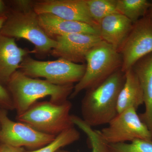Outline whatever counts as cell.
Wrapping results in <instances>:
<instances>
[{
  "label": "cell",
  "instance_id": "obj_1",
  "mask_svg": "<svg viewBox=\"0 0 152 152\" xmlns=\"http://www.w3.org/2000/svg\"><path fill=\"white\" fill-rule=\"evenodd\" d=\"M119 70L101 84L86 90L81 105L83 120L90 126L108 124L118 113L117 102L125 82Z\"/></svg>",
  "mask_w": 152,
  "mask_h": 152
},
{
  "label": "cell",
  "instance_id": "obj_2",
  "mask_svg": "<svg viewBox=\"0 0 152 152\" xmlns=\"http://www.w3.org/2000/svg\"><path fill=\"white\" fill-rule=\"evenodd\" d=\"M6 88L18 116L26 111L39 99L45 97H50V101L53 103H64L72 93L74 85L53 84L45 80L30 77L18 70L11 77Z\"/></svg>",
  "mask_w": 152,
  "mask_h": 152
},
{
  "label": "cell",
  "instance_id": "obj_3",
  "mask_svg": "<svg viewBox=\"0 0 152 152\" xmlns=\"http://www.w3.org/2000/svg\"><path fill=\"white\" fill-rule=\"evenodd\" d=\"M86 70L81 80L75 86L70 99L75 97L83 90L94 88L121 70L122 58L119 52L102 40L87 53Z\"/></svg>",
  "mask_w": 152,
  "mask_h": 152
},
{
  "label": "cell",
  "instance_id": "obj_4",
  "mask_svg": "<svg viewBox=\"0 0 152 152\" xmlns=\"http://www.w3.org/2000/svg\"><path fill=\"white\" fill-rule=\"evenodd\" d=\"M72 108V104L68 100L59 104L50 101L37 102L17 116L16 120L41 132L56 137L75 127L70 114Z\"/></svg>",
  "mask_w": 152,
  "mask_h": 152
},
{
  "label": "cell",
  "instance_id": "obj_5",
  "mask_svg": "<svg viewBox=\"0 0 152 152\" xmlns=\"http://www.w3.org/2000/svg\"><path fill=\"white\" fill-rule=\"evenodd\" d=\"M0 33L14 38L28 41L34 46L33 53L45 56L57 45V42L49 37L41 26L38 15L34 10L20 12L10 10Z\"/></svg>",
  "mask_w": 152,
  "mask_h": 152
},
{
  "label": "cell",
  "instance_id": "obj_6",
  "mask_svg": "<svg viewBox=\"0 0 152 152\" xmlns=\"http://www.w3.org/2000/svg\"><path fill=\"white\" fill-rule=\"evenodd\" d=\"M86 64H76L58 58L53 61H39L28 56L20 65L19 70L30 77H42L53 84L74 85L84 75Z\"/></svg>",
  "mask_w": 152,
  "mask_h": 152
},
{
  "label": "cell",
  "instance_id": "obj_7",
  "mask_svg": "<svg viewBox=\"0 0 152 152\" xmlns=\"http://www.w3.org/2000/svg\"><path fill=\"white\" fill-rule=\"evenodd\" d=\"M108 124L98 130L107 144L127 142L138 139L152 140L151 133L136 109H128L118 113Z\"/></svg>",
  "mask_w": 152,
  "mask_h": 152
},
{
  "label": "cell",
  "instance_id": "obj_8",
  "mask_svg": "<svg viewBox=\"0 0 152 152\" xmlns=\"http://www.w3.org/2000/svg\"><path fill=\"white\" fill-rule=\"evenodd\" d=\"M0 143L34 151L42 148L56 137L37 131L30 126L12 121L7 110L0 108Z\"/></svg>",
  "mask_w": 152,
  "mask_h": 152
},
{
  "label": "cell",
  "instance_id": "obj_9",
  "mask_svg": "<svg viewBox=\"0 0 152 152\" xmlns=\"http://www.w3.org/2000/svg\"><path fill=\"white\" fill-rule=\"evenodd\" d=\"M121 71L132 69L137 61L152 53V20L145 16L133 23L127 38L120 49Z\"/></svg>",
  "mask_w": 152,
  "mask_h": 152
},
{
  "label": "cell",
  "instance_id": "obj_10",
  "mask_svg": "<svg viewBox=\"0 0 152 152\" xmlns=\"http://www.w3.org/2000/svg\"><path fill=\"white\" fill-rule=\"evenodd\" d=\"M33 10L38 15L52 14L65 20L86 23L99 31V25L90 15L86 0L34 1Z\"/></svg>",
  "mask_w": 152,
  "mask_h": 152
},
{
  "label": "cell",
  "instance_id": "obj_11",
  "mask_svg": "<svg viewBox=\"0 0 152 152\" xmlns=\"http://www.w3.org/2000/svg\"><path fill=\"white\" fill-rule=\"evenodd\" d=\"M54 39L57 45L51 51V55L76 64L86 61L87 53L102 40L98 35L81 33L58 36Z\"/></svg>",
  "mask_w": 152,
  "mask_h": 152
},
{
  "label": "cell",
  "instance_id": "obj_12",
  "mask_svg": "<svg viewBox=\"0 0 152 152\" xmlns=\"http://www.w3.org/2000/svg\"><path fill=\"white\" fill-rule=\"evenodd\" d=\"M33 50L20 48L14 38L0 33V84L6 87L12 76L20 69L24 58Z\"/></svg>",
  "mask_w": 152,
  "mask_h": 152
},
{
  "label": "cell",
  "instance_id": "obj_13",
  "mask_svg": "<svg viewBox=\"0 0 152 152\" xmlns=\"http://www.w3.org/2000/svg\"><path fill=\"white\" fill-rule=\"evenodd\" d=\"M133 23L126 17L117 13L109 15L103 19L99 25V36L119 51L127 38Z\"/></svg>",
  "mask_w": 152,
  "mask_h": 152
},
{
  "label": "cell",
  "instance_id": "obj_14",
  "mask_svg": "<svg viewBox=\"0 0 152 152\" xmlns=\"http://www.w3.org/2000/svg\"><path fill=\"white\" fill-rule=\"evenodd\" d=\"M38 19L44 31L53 39L58 36L77 33L99 36L97 30L82 22L69 20L49 13L38 15Z\"/></svg>",
  "mask_w": 152,
  "mask_h": 152
},
{
  "label": "cell",
  "instance_id": "obj_15",
  "mask_svg": "<svg viewBox=\"0 0 152 152\" xmlns=\"http://www.w3.org/2000/svg\"><path fill=\"white\" fill-rule=\"evenodd\" d=\"M141 86L145 111L139 115L152 134V53L137 61L132 67Z\"/></svg>",
  "mask_w": 152,
  "mask_h": 152
},
{
  "label": "cell",
  "instance_id": "obj_16",
  "mask_svg": "<svg viewBox=\"0 0 152 152\" xmlns=\"http://www.w3.org/2000/svg\"><path fill=\"white\" fill-rule=\"evenodd\" d=\"M124 73V83L120 91L117 102L118 113L129 108L137 110L144 104L143 93L136 74L132 68Z\"/></svg>",
  "mask_w": 152,
  "mask_h": 152
},
{
  "label": "cell",
  "instance_id": "obj_17",
  "mask_svg": "<svg viewBox=\"0 0 152 152\" xmlns=\"http://www.w3.org/2000/svg\"><path fill=\"white\" fill-rule=\"evenodd\" d=\"M152 7V2L148 0H117L119 13L126 17L133 23L146 15Z\"/></svg>",
  "mask_w": 152,
  "mask_h": 152
},
{
  "label": "cell",
  "instance_id": "obj_18",
  "mask_svg": "<svg viewBox=\"0 0 152 152\" xmlns=\"http://www.w3.org/2000/svg\"><path fill=\"white\" fill-rule=\"evenodd\" d=\"M86 1L90 15L98 25L109 15L118 13L117 0H86Z\"/></svg>",
  "mask_w": 152,
  "mask_h": 152
},
{
  "label": "cell",
  "instance_id": "obj_19",
  "mask_svg": "<svg viewBox=\"0 0 152 152\" xmlns=\"http://www.w3.org/2000/svg\"><path fill=\"white\" fill-rule=\"evenodd\" d=\"M80 137V133L75 127L67 130L56 136L54 140L38 149L26 152H57L61 148L73 143Z\"/></svg>",
  "mask_w": 152,
  "mask_h": 152
},
{
  "label": "cell",
  "instance_id": "obj_20",
  "mask_svg": "<svg viewBox=\"0 0 152 152\" xmlns=\"http://www.w3.org/2000/svg\"><path fill=\"white\" fill-rule=\"evenodd\" d=\"M109 152H152V140H136L129 143L108 144Z\"/></svg>",
  "mask_w": 152,
  "mask_h": 152
},
{
  "label": "cell",
  "instance_id": "obj_21",
  "mask_svg": "<svg viewBox=\"0 0 152 152\" xmlns=\"http://www.w3.org/2000/svg\"><path fill=\"white\" fill-rule=\"evenodd\" d=\"M79 128L88 136L91 145L92 152H109L108 144L103 140L98 130L93 129L86 123L82 122L79 126ZM57 152H68L59 151Z\"/></svg>",
  "mask_w": 152,
  "mask_h": 152
},
{
  "label": "cell",
  "instance_id": "obj_22",
  "mask_svg": "<svg viewBox=\"0 0 152 152\" xmlns=\"http://www.w3.org/2000/svg\"><path fill=\"white\" fill-rule=\"evenodd\" d=\"M5 1L11 10L20 12H27L33 10L34 1L30 0H13Z\"/></svg>",
  "mask_w": 152,
  "mask_h": 152
},
{
  "label": "cell",
  "instance_id": "obj_23",
  "mask_svg": "<svg viewBox=\"0 0 152 152\" xmlns=\"http://www.w3.org/2000/svg\"><path fill=\"white\" fill-rule=\"evenodd\" d=\"M0 108L7 110H15L10 94L6 87L0 84Z\"/></svg>",
  "mask_w": 152,
  "mask_h": 152
},
{
  "label": "cell",
  "instance_id": "obj_24",
  "mask_svg": "<svg viewBox=\"0 0 152 152\" xmlns=\"http://www.w3.org/2000/svg\"><path fill=\"white\" fill-rule=\"evenodd\" d=\"M25 148L12 146L0 143V152H26Z\"/></svg>",
  "mask_w": 152,
  "mask_h": 152
},
{
  "label": "cell",
  "instance_id": "obj_25",
  "mask_svg": "<svg viewBox=\"0 0 152 152\" xmlns=\"http://www.w3.org/2000/svg\"><path fill=\"white\" fill-rule=\"evenodd\" d=\"M10 11V9L5 1L0 0V17L7 15Z\"/></svg>",
  "mask_w": 152,
  "mask_h": 152
},
{
  "label": "cell",
  "instance_id": "obj_26",
  "mask_svg": "<svg viewBox=\"0 0 152 152\" xmlns=\"http://www.w3.org/2000/svg\"><path fill=\"white\" fill-rule=\"evenodd\" d=\"M7 19V16H4L0 17V30L2 27L4 23Z\"/></svg>",
  "mask_w": 152,
  "mask_h": 152
},
{
  "label": "cell",
  "instance_id": "obj_27",
  "mask_svg": "<svg viewBox=\"0 0 152 152\" xmlns=\"http://www.w3.org/2000/svg\"><path fill=\"white\" fill-rule=\"evenodd\" d=\"M146 16L149 17L152 20V7H151L147 12Z\"/></svg>",
  "mask_w": 152,
  "mask_h": 152
},
{
  "label": "cell",
  "instance_id": "obj_28",
  "mask_svg": "<svg viewBox=\"0 0 152 152\" xmlns=\"http://www.w3.org/2000/svg\"><path fill=\"white\" fill-rule=\"evenodd\" d=\"M0 128H1V126H0Z\"/></svg>",
  "mask_w": 152,
  "mask_h": 152
}]
</instances>
